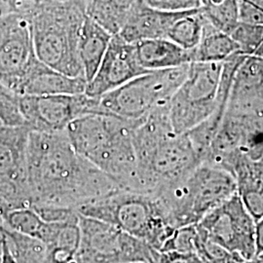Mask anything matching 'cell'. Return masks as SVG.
Returning a JSON list of instances; mask_svg holds the SVG:
<instances>
[{
    "mask_svg": "<svg viewBox=\"0 0 263 263\" xmlns=\"http://www.w3.org/2000/svg\"><path fill=\"white\" fill-rule=\"evenodd\" d=\"M26 179L33 205L78 208L116 192L110 177L72 146L66 131H30Z\"/></svg>",
    "mask_w": 263,
    "mask_h": 263,
    "instance_id": "obj_1",
    "label": "cell"
},
{
    "mask_svg": "<svg viewBox=\"0 0 263 263\" xmlns=\"http://www.w3.org/2000/svg\"><path fill=\"white\" fill-rule=\"evenodd\" d=\"M138 191L156 194L184 179L201 163L187 135L174 130L169 105L154 111L134 130Z\"/></svg>",
    "mask_w": 263,
    "mask_h": 263,
    "instance_id": "obj_2",
    "label": "cell"
},
{
    "mask_svg": "<svg viewBox=\"0 0 263 263\" xmlns=\"http://www.w3.org/2000/svg\"><path fill=\"white\" fill-rule=\"evenodd\" d=\"M141 122L106 113H93L70 123L66 133L81 156L124 190L138 191L133 134Z\"/></svg>",
    "mask_w": 263,
    "mask_h": 263,
    "instance_id": "obj_3",
    "label": "cell"
},
{
    "mask_svg": "<svg viewBox=\"0 0 263 263\" xmlns=\"http://www.w3.org/2000/svg\"><path fill=\"white\" fill-rule=\"evenodd\" d=\"M246 55L237 53L223 63H191L187 76L169 104L174 130L184 134L208 117L223 119L237 67Z\"/></svg>",
    "mask_w": 263,
    "mask_h": 263,
    "instance_id": "obj_4",
    "label": "cell"
},
{
    "mask_svg": "<svg viewBox=\"0 0 263 263\" xmlns=\"http://www.w3.org/2000/svg\"><path fill=\"white\" fill-rule=\"evenodd\" d=\"M26 16L38 60L66 76H83L78 46L85 9L62 0H43Z\"/></svg>",
    "mask_w": 263,
    "mask_h": 263,
    "instance_id": "obj_5",
    "label": "cell"
},
{
    "mask_svg": "<svg viewBox=\"0 0 263 263\" xmlns=\"http://www.w3.org/2000/svg\"><path fill=\"white\" fill-rule=\"evenodd\" d=\"M77 212L116 226L157 251L176 229L159 198L147 192L120 189L78 208Z\"/></svg>",
    "mask_w": 263,
    "mask_h": 263,
    "instance_id": "obj_6",
    "label": "cell"
},
{
    "mask_svg": "<svg viewBox=\"0 0 263 263\" xmlns=\"http://www.w3.org/2000/svg\"><path fill=\"white\" fill-rule=\"evenodd\" d=\"M237 193L234 177L226 170L200 163L184 179L156 194L174 228L196 224Z\"/></svg>",
    "mask_w": 263,
    "mask_h": 263,
    "instance_id": "obj_7",
    "label": "cell"
},
{
    "mask_svg": "<svg viewBox=\"0 0 263 263\" xmlns=\"http://www.w3.org/2000/svg\"><path fill=\"white\" fill-rule=\"evenodd\" d=\"M187 66L143 73L99 98L100 112L129 120L143 121L168 106L187 76Z\"/></svg>",
    "mask_w": 263,
    "mask_h": 263,
    "instance_id": "obj_8",
    "label": "cell"
},
{
    "mask_svg": "<svg viewBox=\"0 0 263 263\" xmlns=\"http://www.w3.org/2000/svg\"><path fill=\"white\" fill-rule=\"evenodd\" d=\"M79 227L74 263H152L158 253L141 239L93 217L80 215Z\"/></svg>",
    "mask_w": 263,
    "mask_h": 263,
    "instance_id": "obj_9",
    "label": "cell"
},
{
    "mask_svg": "<svg viewBox=\"0 0 263 263\" xmlns=\"http://www.w3.org/2000/svg\"><path fill=\"white\" fill-rule=\"evenodd\" d=\"M197 226L203 238L227 253L250 260L255 256V220L238 193L208 213Z\"/></svg>",
    "mask_w": 263,
    "mask_h": 263,
    "instance_id": "obj_10",
    "label": "cell"
},
{
    "mask_svg": "<svg viewBox=\"0 0 263 263\" xmlns=\"http://www.w3.org/2000/svg\"><path fill=\"white\" fill-rule=\"evenodd\" d=\"M99 98L86 93L50 96H20V109L30 131L59 133L76 119L101 113Z\"/></svg>",
    "mask_w": 263,
    "mask_h": 263,
    "instance_id": "obj_11",
    "label": "cell"
},
{
    "mask_svg": "<svg viewBox=\"0 0 263 263\" xmlns=\"http://www.w3.org/2000/svg\"><path fill=\"white\" fill-rule=\"evenodd\" d=\"M38 61L28 17L19 13L0 17V82L19 95Z\"/></svg>",
    "mask_w": 263,
    "mask_h": 263,
    "instance_id": "obj_12",
    "label": "cell"
},
{
    "mask_svg": "<svg viewBox=\"0 0 263 263\" xmlns=\"http://www.w3.org/2000/svg\"><path fill=\"white\" fill-rule=\"evenodd\" d=\"M146 72L149 71L143 69L138 61L135 44L115 34L96 74L87 82L85 93L100 98Z\"/></svg>",
    "mask_w": 263,
    "mask_h": 263,
    "instance_id": "obj_13",
    "label": "cell"
},
{
    "mask_svg": "<svg viewBox=\"0 0 263 263\" xmlns=\"http://www.w3.org/2000/svg\"><path fill=\"white\" fill-rule=\"evenodd\" d=\"M226 111L263 114V59L246 56L237 67Z\"/></svg>",
    "mask_w": 263,
    "mask_h": 263,
    "instance_id": "obj_14",
    "label": "cell"
},
{
    "mask_svg": "<svg viewBox=\"0 0 263 263\" xmlns=\"http://www.w3.org/2000/svg\"><path fill=\"white\" fill-rule=\"evenodd\" d=\"M185 12L156 9L141 0H136L127 14L118 35L130 43L146 39L167 38L173 24Z\"/></svg>",
    "mask_w": 263,
    "mask_h": 263,
    "instance_id": "obj_15",
    "label": "cell"
},
{
    "mask_svg": "<svg viewBox=\"0 0 263 263\" xmlns=\"http://www.w3.org/2000/svg\"><path fill=\"white\" fill-rule=\"evenodd\" d=\"M86 86L83 76H66L38 61L22 85L19 96L82 94Z\"/></svg>",
    "mask_w": 263,
    "mask_h": 263,
    "instance_id": "obj_16",
    "label": "cell"
},
{
    "mask_svg": "<svg viewBox=\"0 0 263 263\" xmlns=\"http://www.w3.org/2000/svg\"><path fill=\"white\" fill-rule=\"evenodd\" d=\"M135 44L141 67L146 71L187 66L192 63V53L167 38L146 39Z\"/></svg>",
    "mask_w": 263,
    "mask_h": 263,
    "instance_id": "obj_17",
    "label": "cell"
},
{
    "mask_svg": "<svg viewBox=\"0 0 263 263\" xmlns=\"http://www.w3.org/2000/svg\"><path fill=\"white\" fill-rule=\"evenodd\" d=\"M231 175L235 179L239 197L257 221L263 217V167L260 161H240Z\"/></svg>",
    "mask_w": 263,
    "mask_h": 263,
    "instance_id": "obj_18",
    "label": "cell"
},
{
    "mask_svg": "<svg viewBox=\"0 0 263 263\" xmlns=\"http://www.w3.org/2000/svg\"><path fill=\"white\" fill-rule=\"evenodd\" d=\"M112 36L109 31L94 20L88 16L85 17L80 32L78 53L87 82L96 74Z\"/></svg>",
    "mask_w": 263,
    "mask_h": 263,
    "instance_id": "obj_19",
    "label": "cell"
},
{
    "mask_svg": "<svg viewBox=\"0 0 263 263\" xmlns=\"http://www.w3.org/2000/svg\"><path fill=\"white\" fill-rule=\"evenodd\" d=\"M191 53L192 63H223L241 52L230 34L213 27L205 19L201 39Z\"/></svg>",
    "mask_w": 263,
    "mask_h": 263,
    "instance_id": "obj_20",
    "label": "cell"
},
{
    "mask_svg": "<svg viewBox=\"0 0 263 263\" xmlns=\"http://www.w3.org/2000/svg\"><path fill=\"white\" fill-rule=\"evenodd\" d=\"M136 0H90L85 14L109 31L118 34Z\"/></svg>",
    "mask_w": 263,
    "mask_h": 263,
    "instance_id": "obj_21",
    "label": "cell"
},
{
    "mask_svg": "<svg viewBox=\"0 0 263 263\" xmlns=\"http://www.w3.org/2000/svg\"><path fill=\"white\" fill-rule=\"evenodd\" d=\"M204 23L205 18L201 7L188 10L173 24L167 34V39L185 50L191 51L197 46L201 39Z\"/></svg>",
    "mask_w": 263,
    "mask_h": 263,
    "instance_id": "obj_22",
    "label": "cell"
},
{
    "mask_svg": "<svg viewBox=\"0 0 263 263\" xmlns=\"http://www.w3.org/2000/svg\"><path fill=\"white\" fill-rule=\"evenodd\" d=\"M10 251L18 263H48L47 245L37 238L24 235L3 226Z\"/></svg>",
    "mask_w": 263,
    "mask_h": 263,
    "instance_id": "obj_23",
    "label": "cell"
},
{
    "mask_svg": "<svg viewBox=\"0 0 263 263\" xmlns=\"http://www.w3.org/2000/svg\"><path fill=\"white\" fill-rule=\"evenodd\" d=\"M201 11L213 27L228 34L240 22L239 0H202Z\"/></svg>",
    "mask_w": 263,
    "mask_h": 263,
    "instance_id": "obj_24",
    "label": "cell"
},
{
    "mask_svg": "<svg viewBox=\"0 0 263 263\" xmlns=\"http://www.w3.org/2000/svg\"><path fill=\"white\" fill-rule=\"evenodd\" d=\"M46 222L30 207L13 209L3 216V226L10 230L40 240Z\"/></svg>",
    "mask_w": 263,
    "mask_h": 263,
    "instance_id": "obj_25",
    "label": "cell"
},
{
    "mask_svg": "<svg viewBox=\"0 0 263 263\" xmlns=\"http://www.w3.org/2000/svg\"><path fill=\"white\" fill-rule=\"evenodd\" d=\"M202 245V236L196 224L181 226L175 229L161 247L160 252H178L197 255Z\"/></svg>",
    "mask_w": 263,
    "mask_h": 263,
    "instance_id": "obj_26",
    "label": "cell"
},
{
    "mask_svg": "<svg viewBox=\"0 0 263 263\" xmlns=\"http://www.w3.org/2000/svg\"><path fill=\"white\" fill-rule=\"evenodd\" d=\"M0 122L8 127L26 126L20 109V96L0 82Z\"/></svg>",
    "mask_w": 263,
    "mask_h": 263,
    "instance_id": "obj_27",
    "label": "cell"
},
{
    "mask_svg": "<svg viewBox=\"0 0 263 263\" xmlns=\"http://www.w3.org/2000/svg\"><path fill=\"white\" fill-rule=\"evenodd\" d=\"M32 208L43 221L48 223H64L79 218L76 209L53 205H33Z\"/></svg>",
    "mask_w": 263,
    "mask_h": 263,
    "instance_id": "obj_28",
    "label": "cell"
},
{
    "mask_svg": "<svg viewBox=\"0 0 263 263\" xmlns=\"http://www.w3.org/2000/svg\"><path fill=\"white\" fill-rule=\"evenodd\" d=\"M240 21L263 26V0H239Z\"/></svg>",
    "mask_w": 263,
    "mask_h": 263,
    "instance_id": "obj_29",
    "label": "cell"
},
{
    "mask_svg": "<svg viewBox=\"0 0 263 263\" xmlns=\"http://www.w3.org/2000/svg\"><path fill=\"white\" fill-rule=\"evenodd\" d=\"M148 6L156 9L180 12L198 9L202 5V0H141Z\"/></svg>",
    "mask_w": 263,
    "mask_h": 263,
    "instance_id": "obj_30",
    "label": "cell"
},
{
    "mask_svg": "<svg viewBox=\"0 0 263 263\" xmlns=\"http://www.w3.org/2000/svg\"><path fill=\"white\" fill-rule=\"evenodd\" d=\"M197 257L195 254L158 251L152 263H194Z\"/></svg>",
    "mask_w": 263,
    "mask_h": 263,
    "instance_id": "obj_31",
    "label": "cell"
},
{
    "mask_svg": "<svg viewBox=\"0 0 263 263\" xmlns=\"http://www.w3.org/2000/svg\"><path fill=\"white\" fill-rule=\"evenodd\" d=\"M43 0H5L11 13L27 14L35 4L42 2Z\"/></svg>",
    "mask_w": 263,
    "mask_h": 263,
    "instance_id": "obj_32",
    "label": "cell"
},
{
    "mask_svg": "<svg viewBox=\"0 0 263 263\" xmlns=\"http://www.w3.org/2000/svg\"><path fill=\"white\" fill-rule=\"evenodd\" d=\"M255 255L263 253V217L255 221Z\"/></svg>",
    "mask_w": 263,
    "mask_h": 263,
    "instance_id": "obj_33",
    "label": "cell"
},
{
    "mask_svg": "<svg viewBox=\"0 0 263 263\" xmlns=\"http://www.w3.org/2000/svg\"><path fill=\"white\" fill-rule=\"evenodd\" d=\"M0 263H18L16 258L14 257V255L12 254L11 251H10L9 246L7 244V239H5L4 248H3V254H2V258H1V262Z\"/></svg>",
    "mask_w": 263,
    "mask_h": 263,
    "instance_id": "obj_34",
    "label": "cell"
},
{
    "mask_svg": "<svg viewBox=\"0 0 263 263\" xmlns=\"http://www.w3.org/2000/svg\"><path fill=\"white\" fill-rule=\"evenodd\" d=\"M226 263H253V259H246L239 254H229L226 259Z\"/></svg>",
    "mask_w": 263,
    "mask_h": 263,
    "instance_id": "obj_35",
    "label": "cell"
},
{
    "mask_svg": "<svg viewBox=\"0 0 263 263\" xmlns=\"http://www.w3.org/2000/svg\"><path fill=\"white\" fill-rule=\"evenodd\" d=\"M252 56L258 57V58L263 59V36L260 39L259 43L257 44V46H256L255 50H254V54Z\"/></svg>",
    "mask_w": 263,
    "mask_h": 263,
    "instance_id": "obj_36",
    "label": "cell"
},
{
    "mask_svg": "<svg viewBox=\"0 0 263 263\" xmlns=\"http://www.w3.org/2000/svg\"><path fill=\"white\" fill-rule=\"evenodd\" d=\"M11 13L5 0H0V17Z\"/></svg>",
    "mask_w": 263,
    "mask_h": 263,
    "instance_id": "obj_37",
    "label": "cell"
},
{
    "mask_svg": "<svg viewBox=\"0 0 263 263\" xmlns=\"http://www.w3.org/2000/svg\"><path fill=\"white\" fill-rule=\"evenodd\" d=\"M62 1H68V2H72V3H76L77 5H79V6H81V7H83V8H86V6H87V4L89 3V1L90 0H62Z\"/></svg>",
    "mask_w": 263,
    "mask_h": 263,
    "instance_id": "obj_38",
    "label": "cell"
},
{
    "mask_svg": "<svg viewBox=\"0 0 263 263\" xmlns=\"http://www.w3.org/2000/svg\"><path fill=\"white\" fill-rule=\"evenodd\" d=\"M253 263H263V253L255 255L253 258Z\"/></svg>",
    "mask_w": 263,
    "mask_h": 263,
    "instance_id": "obj_39",
    "label": "cell"
},
{
    "mask_svg": "<svg viewBox=\"0 0 263 263\" xmlns=\"http://www.w3.org/2000/svg\"><path fill=\"white\" fill-rule=\"evenodd\" d=\"M194 263H202V261H201V260H200V258H199V257H197V259H196V260H195V262Z\"/></svg>",
    "mask_w": 263,
    "mask_h": 263,
    "instance_id": "obj_40",
    "label": "cell"
},
{
    "mask_svg": "<svg viewBox=\"0 0 263 263\" xmlns=\"http://www.w3.org/2000/svg\"><path fill=\"white\" fill-rule=\"evenodd\" d=\"M260 162H261V165H262L263 167V158H261V159H260Z\"/></svg>",
    "mask_w": 263,
    "mask_h": 263,
    "instance_id": "obj_41",
    "label": "cell"
},
{
    "mask_svg": "<svg viewBox=\"0 0 263 263\" xmlns=\"http://www.w3.org/2000/svg\"><path fill=\"white\" fill-rule=\"evenodd\" d=\"M1 126H4V125H3L2 123L0 122V127H1Z\"/></svg>",
    "mask_w": 263,
    "mask_h": 263,
    "instance_id": "obj_42",
    "label": "cell"
},
{
    "mask_svg": "<svg viewBox=\"0 0 263 263\" xmlns=\"http://www.w3.org/2000/svg\"><path fill=\"white\" fill-rule=\"evenodd\" d=\"M3 226V223H0V226Z\"/></svg>",
    "mask_w": 263,
    "mask_h": 263,
    "instance_id": "obj_43",
    "label": "cell"
}]
</instances>
